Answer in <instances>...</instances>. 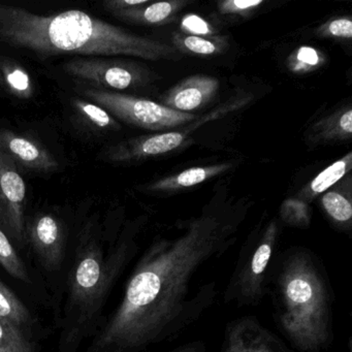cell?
Wrapping results in <instances>:
<instances>
[{
	"mask_svg": "<svg viewBox=\"0 0 352 352\" xmlns=\"http://www.w3.org/2000/svg\"><path fill=\"white\" fill-rule=\"evenodd\" d=\"M245 216L240 208L210 207L155 236L84 352H145L195 323L217 296L215 281L197 279L234 246Z\"/></svg>",
	"mask_w": 352,
	"mask_h": 352,
	"instance_id": "obj_1",
	"label": "cell"
},
{
	"mask_svg": "<svg viewBox=\"0 0 352 352\" xmlns=\"http://www.w3.org/2000/svg\"><path fill=\"white\" fill-rule=\"evenodd\" d=\"M98 220H87L67 256L56 314L57 352H79L96 335L117 282L137 257L135 230L109 238Z\"/></svg>",
	"mask_w": 352,
	"mask_h": 352,
	"instance_id": "obj_2",
	"label": "cell"
},
{
	"mask_svg": "<svg viewBox=\"0 0 352 352\" xmlns=\"http://www.w3.org/2000/svg\"><path fill=\"white\" fill-rule=\"evenodd\" d=\"M0 38L42 57L76 54L153 61L180 59V52L170 45L137 36L78 10L44 16L0 6Z\"/></svg>",
	"mask_w": 352,
	"mask_h": 352,
	"instance_id": "obj_3",
	"label": "cell"
},
{
	"mask_svg": "<svg viewBox=\"0 0 352 352\" xmlns=\"http://www.w3.org/2000/svg\"><path fill=\"white\" fill-rule=\"evenodd\" d=\"M275 319L298 352H321L333 342L331 292L316 256L305 248L288 251L276 270Z\"/></svg>",
	"mask_w": 352,
	"mask_h": 352,
	"instance_id": "obj_4",
	"label": "cell"
},
{
	"mask_svg": "<svg viewBox=\"0 0 352 352\" xmlns=\"http://www.w3.org/2000/svg\"><path fill=\"white\" fill-rule=\"evenodd\" d=\"M280 226L271 220L254 242L241 251L234 273L224 292V302L239 307L256 306L267 292L270 267L278 246Z\"/></svg>",
	"mask_w": 352,
	"mask_h": 352,
	"instance_id": "obj_5",
	"label": "cell"
},
{
	"mask_svg": "<svg viewBox=\"0 0 352 352\" xmlns=\"http://www.w3.org/2000/svg\"><path fill=\"white\" fill-rule=\"evenodd\" d=\"M80 92L90 102L102 107L123 122L148 131L174 129L195 120V115L191 113L177 112L147 98L92 86H83Z\"/></svg>",
	"mask_w": 352,
	"mask_h": 352,
	"instance_id": "obj_6",
	"label": "cell"
},
{
	"mask_svg": "<svg viewBox=\"0 0 352 352\" xmlns=\"http://www.w3.org/2000/svg\"><path fill=\"white\" fill-rule=\"evenodd\" d=\"M26 246L30 247L45 277L63 288L67 267V236L60 218L40 213L26 221Z\"/></svg>",
	"mask_w": 352,
	"mask_h": 352,
	"instance_id": "obj_7",
	"label": "cell"
},
{
	"mask_svg": "<svg viewBox=\"0 0 352 352\" xmlns=\"http://www.w3.org/2000/svg\"><path fill=\"white\" fill-rule=\"evenodd\" d=\"M63 69L92 87L113 92L137 89L150 81V73L143 65L121 59L74 58L63 63Z\"/></svg>",
	"mask_w": 352,
	"mask_h": 352,
	"instance_id": "obj_8",
	"label": "cell"
},
{
	"mask_svg": "<svg viewBox=\"0 0 352 352\" xmlns=\"http://www.w3.org/2000/svg\"><path fill=\"white\" fill-rule=\"evenodd\" d=\"M236 106L238 104H226L223 107H219V110L214 111L211 114L207 115L205 119L201 118L197 125H195L197 123H195V125L189 124L188 129H184V131L142 135V137L121 142L107 148L100 154V160L111 164H125V162H140V160L170 153L182 147L186 143L191 131H195V129L203 125V123L212 120L220 114L230 112L236 109Z\"/></svg>",
	"mask_w": 352,
	"mask_h": 352,
	"instance_id": "obj_9",
	"label": "cell"
},
{
	"mask_svg": "<svg viewBox=\"0 0 352 352\" xmlns=\"http://www.w3.org/2000/svg\"><path fill=\"white\" fill-rule=\"evenodd\" d=\"M26 185L17 164L0 150V228L16 247H26Z\"/></svg>",
	"mask_w": 352,
	"mask_h": 352,
	"instance_id": "obj_10",
	"label": "cell"
},
{
	"mask_svg": "<svg viewBox=\"0 0 352 352\" xmlns=\"http://www.w3.org/2000/svg\"><path fill=\"white\" fill-rule=\"evenodd\" d=\"M220 352H292L254 316L234 319L226 325Z\"/></svg>",
	"mask_w": 352,
	"mask_h": 352,
	"instance_id": "obj_11",
	"label": "cell"
},
{
	"mask_svg": "<svg viewBox=\"0 0 352 352\" xmlns=\"http://www.w3.org/2000/svg\"><path fill=\"white\" fill-rule=\"evenodd\" d=\"M0 150L28 170L49 173L58 168V162L44 146L8 129L0 131Z\"/></svg>",
	"mask_w": 352,
	"mask_h": 352,
	"instance_id": "obj_12",
	"label": "cell"
},
{
	"mask_svg": "<svg viewBox=\"0 0 352 352\" xmlns=\"http://www.w3.org/2000/svg\"><path fill=\"white\" fill-rule=\"evenodd\" d=\"M219 81L209 76L195 75L181 81L162 98V106L189 113L206 106L217 94Z\"/></svg>",
	"mask_w": 352,
	"mask_h": 352,
	"instance_id": "obj_13",
	"label": "cell"
},
{
	"mask_svg": "<svg viewBox=\"0 0 352 352\" xmlns=\"http://www.w3.org/2000/svg\"><path fill=\"white\" fill-rule=\"evenodd\" d=\"M0 319L30 339L38 342L44 335V327L28 305L0 280Z\"/></svg>",
	"mask_w": 352,
	"mask_h": 352,
	"instance_id": "obj_14",
	"label": "cell"
},
{
	"mask_svg": "<svg viewBox=\"0 0 352 352\" xmlns=\"http://www.w3.org/2000/svg\"><path fill=\"white\" fill-rule=\"evenodd\" d=\"M232 166V164L226 162V164H213V166L187 168L178 174L166 177L152 183L148 186V189L155 192H173V191L190 188L218 175L228 172Z\"/></svg>",
	"mask_w": 352,
	"mask_h": 352,
	"instance_id": "obj_15",
	"label": "cell"
},
{
	"mask_svg": "<svg viewBox=\"0 0 352 352\" xmlns=\"http://www.w3.org/2000/svg\"><path fill=\"white\" fill-rule=\"evenodd\" d=\"M187 1L184 0H170V1H158L151 3L131 11L116 14L117 18L131 22V23L140 24V25H164L170 23L178 12H180Z\"/></svg>",
	"mask_w": 352,
	"mask_h": 352,
	"instance_id": "obj_16",
	"label": "cell"
},
{
	"mask_svg": "<svg viewBox=\"0 0 352 352\" xmlns=\"http://www.w3.org/2000/svg\"><path fill=\"white\" fill-rule=\"evenodd\" d=\"M352 137V109H341L331 116L321 119L311 129L309 141L312 143L345 141Z\"/></svg>",
	"mask_w": 352,
	"mask_h": 352,
	"instance_id": "obj_17",
	"label": "cell"
},
{
	"mask_svg": "<svg viewBox=\"0 0 352 352\" xmlns=\"http://www.w3.org/2000/svg\"><path fill=\"white\" fill-rule=\"evenodd\" d=\"M352 168V152H348L343 157L333 162L331 166L319 173L312 181L308 183L296 195L298 201L306 204L312 201L321 193L335 186Z\"/></svg>",
	"mask_w": 352,
	"mask_h": 352,
	"instance_id": "obj_18",
	"label": "cell"
},
{
	"mask_svg": "<svg viewBox=\"0 0 352 352\" xmlns=\"http://www.w3.org/2000/svg\"><path fill=\"white\" fill-rule=\"evenodd\" d=\"M349 178L350 176H348L347 180L344 181L345 184L339 182V185L331 187V189L325 191L321 197V205L325 213L336 226L343 230H347L351 226L352 201L350 184L345 189Z\"/></svg>",
	"mask_w": 352,
	"mask_h": 352,
	"instance_id": "obj_19",
	"label": "cell"
},
{
	"mask_svg": "<svg viewBox=\"0 0 352 352\" xmlns=\"http://www.w3.org/2000/svg\"><path fill=\"white\" fill-rule=\"evenodd\" d=\"M72 106L78 122L94 131H117L119 123L104 108L84 98H73Z\"/></svg>",
	"mask_w": 352,
	"mask_h": 352,
	"instance_id": "obj_20",
	"label": "cell"
},
{
	"mask_svg": "<svg viewBox=\"0 0 352 352\" xmlns=\"http://www.w3.org/2000/svg\"><path fill=\"white\" fill-rule=\"evenodd\" d=\"M0 267H3L16 281L24 285L34 287V278L24 259L20 255L17 247L8 234L0 228Z\"/></svg>",
	"mask_w": 352,
	"mask_h": 352,
	"instance_id": "obj_21",
	"label": "cell"
},
{
	"mask_svg": "<svg viewBox=\"0 0 352 352\" xmlns=\"http://www.w3.org/2000/svg\"><path fill=\"white\" fill-rule=\"evenodd\" d=\"M0 75L10 94L22 100H30L34 94L30 74L21 65L9 59H0Z\"/></svg>",
	"mask_w": 352,
	"mask_h": 352,
	"instance_id": "obj_22",
	"label": "cell"
},
{
	"mask_svg": "<svg viewBox=\"0 0 352 352\" xmlns=\"http://www.w3.org/2000/svg\"><path fill=\"white\" fill-rule=\"evenodd\" d=\"M173 43L179 52L189 53L199 56H213L220 54L226 50V44L224 38L220 36L204 38V36H188V34H174Z\"/></svg>",
	"mask_w": 352,
	"mask_h": 352,
	"instance_id": "obj_23",
	"label": "cell"
},
{
	"mask_svg": "<svg viewBox=\"0 0 352 352\" xmlns=\"http://www.w3.org/2000/svg\"><path fill=\"white\" fill-rule=\"evenodd\" d=\"M327 57L318 49L302 46L290 53L286 67L294 75H307L322 67Z\"/></svg>",
	"mask_w": 352,
	"mask_h": 352,
	"instance_id": "obj_24",
	"label": "cell"
},
{
	"mask_svg": "<svg viewBox=\"0 0 352 352\" xmlns=\"http://www.w3.org/2000/svg\"><path fill=\"white\" fill-rule=\"evenodd\" d=\"M0 352H38V342L0 319Z\"/></svg>",
	"mask_w": 352,
	"mask_h": 352,
	"instance_id": "obj_25",
	"label": "cell"
},
{
	"mask_svg": "<svg viewBox=\"0 0 352 352\" xmlns=\"http://www.w3.org/2000/svg\"><path fill=\"white\" fill-rule=\"evenodd\" d=\"M281 218L288 226L296 228H308L310 224V213L306 204L298 199L286 201L281 208Z\"/></svg>",
	"mask_w": 352,
	"mask_h": 352,
	"instance_id": "obj_26",
	"label": "cell"
},
{
	"mask_svg": "<svg viewBox=\"0 0 352 352\" xmlns=\"http://www.w3.org/2000/svg\"><path fill=\"white\" fill-rule=\"evenodd\" d=\"M318 36L324 38H343L351 40L352 20L350 17L333 18L323 23L317 30Z\"/></svg>",
	"mask_w": 352,
	"mask_h": 352,
	"instance_id": "obj_27",
	"label": "cell"
},
{
	"mask_svg": "<svg viewBox=\"0 0 352 352\" xmlns=\"http://www.w3.org/2000/svg\"><path fill=\"white\" fill-rule=\"evenodd\" d=\"M180 28L182 34H188V36L213 38L216 34L213 26L208 23L201 16L195 14L184 16L181 20Z\"/></svg>",
	"mask_w": 352,
	"mask_h": 352,
	"instance_id": "obj_28",
	"label": "cell"
},
{
	"mask_svg": "<svg viewBox=\"0 0 352 352\" xmlns=\"http://www.w3.org/2000/svg\"><path fill=\"white\" fill-rule=\"evenodd\" d=\"M263 3V0H226L218 5V10L224 15L245 16L258 9Z\"/></svg>",
	"mask_w": 352,
	"mask_h": 352,
	"instance_id": "obj_29",
	"label": "cell"
},
{
	"mask_svg": "<svg viewBox=\"0 0 352 352\" xmlns=\"http://www.w3.org/2000/svg\"><path fill=\"white\" fill-rule=\"evenodd\" d=\"M149 3L150 0H109L104 3V6L107 11L110 12L113 15H116V14L143 7Z\"/></svg>",
	"mask_w": 352,
	"mask_h": 352,
	"instance_id": "obj_30",
	"label": "cell"
},
{
	"mask_svg": "<svg viewBox=\"0 0 352 352\" xmlns=\"http://www.w3.org/2000/svg\"><path fill=\"white\" fill-rule=\"evenodd\" d=\"M166 352H206V344L203 341L189 342Z\"/></svg>",
	"mask_w": 352,
	"mask_h": 352,
	"instance_id": "obj_31",
	"label": "cell"
},
{
	"mask_svg": "<svg viewBox=\"0 0 352 352\" xmlns=\"http://www.w3.org/2000/svg\"><path fill=\"white\" fill-rule=\"evenodd\" d=\"M3 85V78H1V75H0V86Z\"/></svg>",
	"mask_w": 352,
	"mask_h": 352,
	"instance_id": "obj_32",
	"label": "cell"
}]
</instances>
